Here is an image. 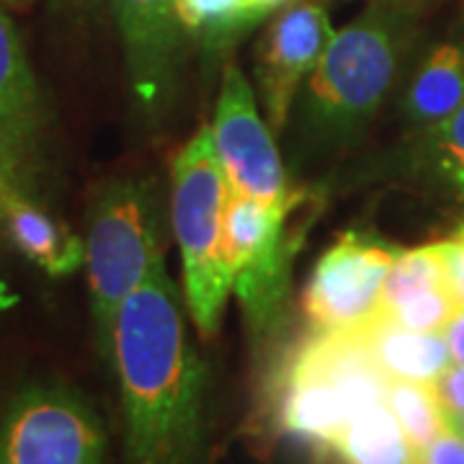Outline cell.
Listing matches in <instances>:
<instances>
[{"label":"cell","instance_id":"9c48e42d","mask_svg":"<svg viewBox=\"0 0 464 464\" xmlns=\"http://www.w3.org/2000/svg\"><path fill=\"white\" fill-rule=\"evenodd\" d=\"M209 132L235 194L264 204H282L292 197L274 132L258 114L256 93L246 75L232 63L222 75V91Z\"/></svg>","mask_w":464,"mask_h":464},{"label":"cell","instance_id":"f1b7e54d","mask_svg":"<svg viewBox=\"0 0 464 464\" xmlns=\"http://www.w3.org/2000/svg\"><path fill=\"white\" fill-rule=\"evenodd\" d=\"M457 431L462 433V439H464V418H462V420H459V426H457Z\"/></svg>","mask_w":464,"mask_h":464},{"label":"cell","instance_id":"ba28073f","mask_svg":"<svg viewBox=\"0 0 464 464\" xmlns=\"http://www.w3.org/2000/svg\"><path fill=\"white\" fill-rule=\"evenodd\" d=\"M395 256L392 248L362 232H346L325 250L302 299L315 331L356 333L377 320Z\"/></svg>","mask_w":464,"mask_h":464},{"label":"cell","instance_id":"ac0fdd59","mask_svg":"<svg viewBox=\"0 0 464 464\" xmlns=\"http://www.w3.org/2000/svg\"><path fill=\"white\" fill-rule=\"evenodd\" d=\"M176 11L183 32L204 44H225L266 16L256 0H176Z\"/></svg>","mask_w":464,"mask_h":464},{"label":"cell","instance_id":"4316f807","mask_svg":"<svg viewBox=\"0 0 464 464\" xmlns=\"http://www.w3.org/2000/svg\"><path fill=\"white\" fill-rule=\"evenodd\" d=\"M3 3H8V5H29L32 0H3Z\"/></svg>","mask_w":464,"mask_h":464},{"label":"cell","instance_id":"8992f818","mask_svg":"<svg viewBox=\"0 0 464 464\" xmlns=\"http://www.w3.org/2000/svg\"><path fill=\"white\" fill-rule=\"evenodd\" d=\"M302 197L292 194L282 204H264L243 194H230L225 207V256L253 335H266L282 315L289 289V268L297 256L302 232L289 227Z\"/></svg>","mask_w":464,"mask_h":464},{"label":"cell","instance_id":"4fadbf2b","mask_svg":"<svg viewBox=\"0 0 464 464\" xmlns=\"http://www.w3.org/2000/svg\"><path fill=\"white\" fill-rule=\"evenodd\" d=\"M0 232L24 258L50 276H67L85 264L83 240L29 194L0 207Z\"/></svg>","mask_w":464,"mask_h":464},{"label":"cell","instance_id":"ffe728a7","mask_svg":"<svg viewBox=\"0 0 464 464\" xmlns=\"http://www.w3.org/2000/svg\"><path fill=\"white\" fill-rule=\"evenodd\" d=\"M426 158H429V166L464 201V103L441 124L429 130Z\"/></svg>","mask_w":464,"mask_h":464},{"label":"cell","instance_id":"52a82bcc","mask_svg":"<svg viewBox=\"0 0 464 464\" xmlns=\"http://www.w3.org/2000/svg\"><path fill=\"white\" fill-rule=\"evenodd\" d=\"M91 405L60 384H34L0 413V464H103Z\"/></svg>","mask_w":464,"mask_h":464},{"label":"cell","instance_id":"f546056e","mask_svg":"<svg viewBox=\"0 0 464 464\" xmlns=\"http://www.w3.org/2000/svg\"><path fill=\"white\" fill-rule=\"evenodd\" d=\"M457 235H459V237H464V225H462V230L457 232Z\"/></svg>","mask_w":464,"mask_h":464},{"label":"cell","instance_id":"3957f363","mask_svg":"<svg viewBox=\"0 0 464 464\" xmlns=\"http://www.w3.org/2000/svg\"><path fill=\"white\" fill-rule=\"evenodd\" d=\"M387 382L359 333L315 331L276 374V423L282 431L331 449L351 415L384 400Z\"/></svg>","mask_w":464,"mask_h":464},{"label":"cell","instance_id":"9a60e30c","mask_svg":"<svg viewBox=\"0 0 464 464\" xmlns=\"http://www.w3.org/2000/svg\"><path fill=\"white\" fill-rule=\"evenodd\" d=\"M464 103V44L444 42L418 65L405 93V114L431 130Z\"/></svg>","mask_w":464,"mask_h":464},{"label":"cell","instance_id":"7c38bea8","mask_svg":"<svg viewBox=\"0 0 464 464\" xmlns=\"http://www.w3.org/2000/svg\"><path fill=\"white\" fill-rule=\"evenodd\" d=\"M459 307L436 243L395 256L382 289L380 317L411 331L441 333Z\"/></svg>","mask_w":464,"mask_h":464},{"label":"cell","instance_id":"cb8c5ba5","mask_svg":"<svg viewBox=\"0 0 464 464\" xmlns=\"http://www.w3.org/2000/svg\"><path fill=\"white\" fill-rule=\"evenodd\" d=\"M418 464H464L462 433L447 429L433 444L420 451Z\"/></svg>","mask_w":464,"mask_h":464},{"label":"cell","instance_id":"603a6c76","mask_svg":"<svg viewBox=\"0 0 464 464\" xmlns=\"http://www.w3.org/2000/svg\"><path fill=\"white\" fill-rule=\"evenodd\" d=\"M436 246H439V253H441L449 289L464 307V237L454 235L451 240H441Z\"/></svg>","mask_w":464,"mask_h":464},{"label":"cell","instance_id":"44dd1931","mask_svg":"<svg viewBox=\"0 0 464 464\" xmlns=\"http://www.w3.org/2000/svg\"><path fill=\"white\" fill-rule=\"evenodd\" d=\"M34 152L16 134L8 130V124L0 119V207L14 197L32 191Z\"/></svg>","mask_w":464,"mask_h":464},{"label":"cell","instance_id":"2e32d148","mask_svg":"<svg viewBox=\"0 0 464 464\" xmlns=\"http://www.w3.org/2000/svg\"><path fill=\"white\" fill-rule=\"evenodd\" d=\"M0 119L26 148L36 150L42 101L32 65L8 14L0 8Z\"/></svg>","mask_w":464,"mask_h":464},{"label":"cell","instance_id":"7402d4cb","mask_svg":"<svg viewBox=\"0 0 464 464\" xmlns=\"http://www.w3.org/2000/svg\"><path fill=\"white\" fill-rule=\"evenodd\" d=\"M436 402L441 408V413L447 418L449 429L457 431L459 420L464 418V366L451 362V364L431 382Z\"/></svg>","mask_w":464,"mask_h":464},{"label":"cell","instance_id":"5b68a950","mask_svg":"<svg viewBox=\"0 0 464 464\" xmlns=\"http://www.w3.org/2000/svg\"><path fill=\"white\" fill-rule=\"evenodd\" d=\"M83 243L91 310L101 348L111 333L119 304L166 268L155 201L148 186L134 181L103 186L91 204Z\"/></svg>","mask_w":464,"mask_h":464},{"label":"cell","instance_id":"30bf717a","mask_svg":"<svg viewBox=\"0 0 464 464\" xmlns=\"http://www.w3.org/2000/svg\"><path fill=\"white\" fill-rule=\"evenodd\" d=\"M331 36V14L320 0L286 5L268 26L258 50L256 78L274 134L282 132L302 83L313 75Z\"/></svg>","mask_w":464,"mask_h":464},{"label":"cell","instance_id":"484cf974","mask_svg":"<svg viewBox=\"0 0 464 464\" xmlns=\"http://www.w3.org/2000/svg\"><path fill=\"white\" fill-rule=\"evenodd\" d=\"M284 3H289V0H256V5H258L264 14L274 11V8H279V5H284Z\"/></svg>","mask_w":464,"mask_h":464},{"label":"cell","instance_id":"5bb4252c","mask_svg":"<svg viewBox=\"0 0 464 464\" xmlns=\"http://www.w3.org/2000/svg\"><path fill=\"white\" fill-rule=\"evenodd\" d=\"M356 333L387 380L431 384L451 364V353L441 333L411 331L384 317L372 320Z\"/></svg>","mask_w":464,"mask_h":464},{"label":"cell","instance_id":"d4e9b609","mask_svg":"<svg viewBox=\"0 0 464 464\" xmlns=\"http://www.w3.org/2000/svg\"><path fill=\"white\" fill-rule=\"evenodd\" d=\"M444 341H447L449 353H451V362L464 366V307H459L454 317L447 323V328L441 331Z\"/></svg>","mask_w":464,"mask_h":464},{"label":"cell","instance_id":"d6986e66","mask_svg":"<svg viewBox=\"0 0 464 464\" xmlns=\"http://www.w3.org/2000/svg\"><path fill=\"white\" fill-rule=\"evenodd\" d=\"M384 402L392 411V415L398 418L402 431L418 451H423L429 444H433L449 429L447 418L436 402L431 384L390 380L387 382V392H384Z\"/></svg>","mask_w":464,"mask_h":464},{"label":"cell","instance_id":"6da1fadb","mask_svg":"<svg viewBox=\"0 0 464 464\" xmlns=\"http://www.w3.org/2000/svg\"><path fill=\"white\" fill-rule=\"evenodd\" d=\"M99 351L119 382L127 464H209L207 369L166 268L119 304Z\"/></svg>","mask_w":464,"mask_h":464},{"label":"cell","instance_id":"8fae6325","mask_svg":"<svg viewBox=\"0 0 464 464\" xmlns=\"http://www.w3.org/2000/svg\"><path fill=\"white\" fill-rule=\"evenodd\" d=\"M137 101L160 109L176 91L183 26L176 0H109Z\"/></svg>","mask_w":464,"mask_h":464},{"label":"cell","instance_id":"7a4b0ae2","mask_svg":"<svg viewBox=\"0 0 464 464\" xmlns=\"http://www.w3.org/2000/svg\"><path fill=\"white\" fill-rule=\"evenodd\" d=\"M402 54V16L377 3L333 32L328 47L304 85V132L320 142H338L359 132L377 114L395 81Z\"/></svg>","mask_w":464,"mask_h":464},{"label":"cell","instance_id":"83f0119b","mask_svg":"<svg viewBox=\"0 0 464 464\" xmlns=\"http://www.w3.org/2000/svg\"><path fill=\"white\" fill-rule=\"evenodd\" d=\"M70 3H72V5H88L91 0H70Z\"/></svg>","mask_w":464,"mask_h":464},{"label":"cell","instance_id":"e0dca14e","mask_svg":"<svg viewBox=\"0 0 464 464\" xmlns=\"http://www.w3.org/2000/svg\"><path fill=\"white\" fill-rule=\"evenodd\" d=\"M331 451L343 464H418L420 457L384 400L351 415Z\"/></svg>","mask_w":464,"mask_h":464},{"label":"cell","instance_id":"277c9868","mask_svg":"<svg viewBox=\"0 0 464 464\" xmlns=\"http://www.w3.org/2000/svg\"><path fill=\"white\" fill-rule=\"evenodd\" d=\"M170 181V219L181 248L186 304L201 335L212 338L232 295L225 256V207L232 186L209 127H201L176 155Z\"/></svg>","mask_w":464,"mask_h":464}]
</instances>
